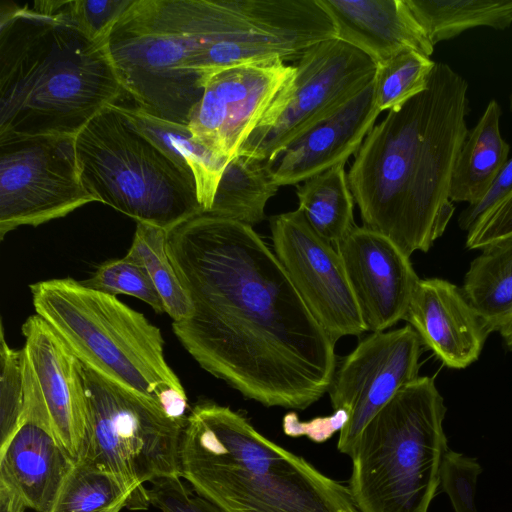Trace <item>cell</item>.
Listing matches in <instances>:
<instances>
[{
    "label": "cell",
    "instance_id": "4fadbf2b",
    "mask_svg": "<svg viewBox=\"0 0 512 512\" xmlns=\"http://www.w3.org/2000/svg\"><path fill=\"white\" fill-rule=\"evenodd\" d=\"M274 253L311 314L336 343L367 331L336 248L299 209L270 218Z\"/></svg>",
    "mask_w": 512,
    "mask_h": 512
},
{
    "label": "cell",
    "instance_id": "4dcf8cb0",
    "mask_svg": "<svg viewBox=\"0 0 512 512\" xmlns=\"http://www.w3.org/2000/svg\"><path fill=\"white\" fill-rule=\"evenodd\" d=\"M26 407L24 350L9 346L0 326V448L21 426Z\"/></svg>",
    "mask_w": 512,
    "mask_h": 512
},
{
    "label": "cell",
    "instance_id": "f35d334b",
    "mask_svg": "<svg viewBox=\"0 0 512 512\" xmlns=\"http://www.w3.org/2000/svg\"><path fill=\"white\" fill-rule=\"evenodd\" d=\"M505 347L512 351V314L507 323L499 331Z\"/></svg>",
    "mask_w": 512,
    "mask_h": 512
},
{
    "label": "cell",
    "instance_id": "d590c367",
    "mask_svg": "<svg viewBox=\"0 0 512 512\" xmlns=\"http://www.w3.org/2000/svg\"><path fill=\"white\" fill-rule=\"evenodd\" d=\"M348 420V413L343 410H335L328 417L314 418L309 422H300L295 413H288L283 418V430L289 436L306 435L312 441L324 442L336 431L344 427Z\"/></svg>",
    "mask_w": 512,
    "mask_h": 512
},
{
    "label": "cell",
    "instance_id": "ab89813d",
    "mask_svg": "<svg viewBox=\"0 0 512 512\" xmlns=\"http://www.w3.org/2000/svg\"><path fill=\"white\" fill-rule=\"evenodd\" d=\"M512 97V96H511Z\"/></svg>",
    "mask_w": 512,
    "mask_h": 512
},
{
    "label": "cell",
    "instance_id": "4316f807",
    "mask_svg": "<svg viewBox=\"0 0 512 512\" xmlns=\"http://www.w3.org/2000/svg\"><path fill=\"white\" fill-rule=\"evenodd\" d=\"M135 510L132 491L113 473L85 460L74 464L51 512Z\"/></svg>",
    "mask_w": 512,
    "mask_h": 512
},
{
    "label": "cell",
    "instance_id": "484cf974",
    "mask_svg": "<svg viewBox=\"0 0 512 512\" xmlns=\"http://www.w3.org/2000/svg\"><path fill=\"white\" fill-rule=\"evenodd\" d=\"M435 46L475 27L504 30L512 24V0H406Z\"/></svg>",
    "mask_w": 512,
    "mask_h": 512
},
{
    "label": "cell",
    "instance_id": "836d02e7",
    "mask_svg": "<svg viewBox=\"0 0 512 512\" xmlns=\"http://www.w3.org/2000/svg\"><path fill=\"white\" fill-rule=\"evenodd\" d=\"M181 479L166 477L151 482V487L147 489L150 504L162 512H223Z\"/></svg>",
    "mask_w": 512,
    "mask_h": 512
},
{
    "label": "cell",
    "instance_id": "e575fe53",
    "mask_svg": "<svg viewBox=\"0 0 512 512\" xmlns=\"http://www.w3.org/2000/svg\"><path fill=\"white\" fill-rule=\"evenodd\" d=\"M512 233V188L484 212L467 232L466 247L481 249Z\"/></svg>",
    "mask_w": 512,
    "mask_h": 512
},
{
    "label": "cell",
    "instance_id": "1f68e13d",
    "mask_svg": "<svg viewBox=\"0 0 512 512\" xmlns=\"http://www.w3.org/2000/svg\"><path fill=\"white\" fill-rule=\"evenodd\" d=\"M482 468L475 458L451 449L445 455L440 486L455 512H477L475 496Z\"/></svg>",
    "mask_w": 512,
    "mask_h": 512
},
{
    "label": "cell",
    "instance_id": "d6a6232c",
    "mask_svg": "<svg viewBox=\"0 0 512 512\" xmlns=\"http://www.w3.org/2000/svg\"><path fill=\"white\" fill-rule=\"evenodd\" d=\"M133 0L63 1V9L72 21L95 39H107L109 32Z\"/></svg>",
    "mask_w": 512,
    "mask_h": 512
},
{
    "label": "cell",
    "instance_id": "277c9868",
    "mask_svg": "<svg viewBox=\"0 0 512 512\" xmlns=\"http://www.w3.org/2000/svg\"><path fill=\"white\" fill-rule=\"evenodd\" d=\"M281 0H133L109 32L107 48L136 107L187 124L204 87L194 63L213 41L256 29L285 30Z\"/></svg>",
    "mask_w": 512,
    "mask_h": 512
},
{
    "label": "cell",
    "instance_id": "3957f363",
    "mask_svg": "<svg viewBox=\"0 0 512 512\" xmlns=\"http://www.w3.org/2000/svg\"><path fill=\"white\" fill-rule=\"evenodd\" d=\"M124 90L107 42L79 28L63 1L0 6V140L77 134Z\"/></svg>",
    "mask_w": 512,
    "mask_h": 512
},
{
    "label": "cell",
    "instance_id": "8992f818",
    "mask_svg": "<svg viewBox=\"0 0 512 512\" xmlns=\"http://www.w3.org/2000/svg\"><path fill=\"white\" fill-rule=\"evenodd\" d=\"M37 315L82 365L186 422L188 401L165 359L161 330L116 296L59 278L29 286Z\"/></svg>",
    "mask_w": 512,
    "mask_h": 512
},
{
    "label": "cell",
    "instance_id": "603a6c76",
    "mask_svg": "<svg viewBox=\"0 0 512 512\" xmlns=\"http://www.w3.org/2000/svg\"><path fill=\"white\" fill-rule=\"evenodd\" d=\"M465 274L462 290L490 333L512 314V233L481 248Z\"/></svg>",
    "mask_w": 512,
    "mask_h": 512
},
{
    "label": "cell",
    "instance_id": "7402d4cb",
    "mask_svg": "<svg viewBox=\"0 0 512 512\" xmlns=\"http://www.w3.org/2000/svg\"><path fill=\"white\" fill-rule=\"evenodd\" d=\"M502 110L491 100L457 157L450 187L452 202L478 204L489 192L508 161L510 146L500 133Z\"/></svg>",
    "mask_w": 512,
    "mask_h": 512
},
{
    "label": "cell",
    "instance_id": "ba28073f",
    "mask_svg": "<svg viewBox=\"0 0 512 512\" xmlns=\"http://www.w3.org/2000/svg\"><path fill=\"white\" fill-rule=\"evenodd\" d=\"M81 179L97 201L166 231L204 212L196 184L113 104L76 136Z\"/></svg>",
    "mask_w": 512,
    "mask_h": 512
},
{
    "label": "cell",
    "instance_id": "83f0119b",
    "mask_svg": "<svg viewBox=\"0 0 512 512\" xmlns=\"http://www.w3.org/2000/svg\"><path fill=\"white\" fill-rule=\"evenodd\" d=\"M168 231L137 223L127 257L140 262L147 270L173 322L188 317L191 306L167 249Z\"/></svg>",
    "mask_w": 512,
    "mask_h": 512
},
{
    "label": "cell",
    "instance_id": "d6986e66",
    "mask_svg": "<svg viewBox=\"0 0 512 512\" xmlns=\"http://www.w3.org/2000/svg\"><path fill=\"white\" fill-rule=\"evenodd\" d=\"M404 320L423 346L453 369L474 363L490 334L462 288L441 278L418 281Z\"/></svg>",
    "mask_w": 512,
    "mask_h": 512
},
{
    "label": "cell",
    "instance_id": "5b68a950",
    "mask_svg": "<svg viewBox=\"0 0 512 512\" xmlns=\"http://www.w3.org/2000/svg\"><path fill=\"white\" fill-rule=\"evenodd\" d=\"M180 468L182 479L223 512H359L347 486L211 401L188 414Z\"/></svg>",
    "mask_w": 512,
    "mask_h": 512
},
{
    "label": "cell",
    "instance_id": "44dd1931",
    "mask_svg": "<svg viewBox=\"0 0 512 512\" xmlns=\"http://www.w3.org/2000/svg\"><path fill=\"white\" fill-rule=\"evenodd\" d=\"M117 107L139 131L194 180L204 212L209 211L222 174L230 160L218 156L201 144L187 124L161 119L136 106L117 104Z\"/></svg>",
    "mask_w": 512,
    "mask_h": 512
},
{
    "label": "cell",
    "instance_id": "9a60e30c",
    "mask_svg": "<svg viewBox=\"0 0 512 512\" xmlns=\"http://www.w3.org/2000/svg\"><path fill=\"white\" fill-rule=\"evenodd\" d=\"M367 331L404 320L420 280L410 257L392 240L356 226L336 247Z\"/></svg>",
    "mask_w": 512,
    "mask_h": 512
},
{
    "label": "cell",
    "instance_id": "ac0fdd59",
    "mask_svg": "<svg viewBox=\"0 0 512 512\" xmlns=\"http://www.w3.org/2000/svg\"><path fill=\"white\" fill-rule=\"evenodd\" d=\"M381 111L374 79L329 116L266 161L274 182L297 185L355 155Z\"/></svg>",
    "mask_w": 512,
    "mask_h": 512
},
{
    "label": "cell",
    "instance_id": "7c38bea8",
    "mask_svg": "<svg viewBox=\"0 0 512 512\" xmlns=\"http://www.w3.org/2000/svg\"><path fill=\"white\" fill-rule=\"evenodd\" d=\"M423 344L410 325L373 332L336 368L328 390L332 407L348 413L337 448L351 454L367 423L406 384L419 377Z\"/></svg>",
    "mask_w": 512,
    "mask_h": 512
},
{
    "label": "cell",
    "instance_id": "30bf717a",
    "mask_svg": "<svg viewBox=\"0 0 512 512\" xmlns=\"http://www.w3.org/2000/svg\"><path fill=\"white\" fill-rule=\"evenodd\" d=\"M238 155L270 161L370 83L377 64L359 49L332 38L307 49Z\"/></svg>",
    "mask_w": 512,
    "mask_h": 512
},
{
    "label": "cell",
    "instance_id": "5bb4252c",
    "mask_svg": "<svg viewBox=\"0 0 512 512\" xmlns=\"http://www.w3.org/2000/svg\"><path fill=\"white\" fill-rule=\"evenodd\" d=\"M294 71V65L273 60L233 66L211 75L189 115L192 134L209 150L231 160Z\"/></svg>",
    "mask_w": 512,
    "mask_h": 512
},
{
    "label": "cell",
    "instance_id": "cb8c5ba5",
    "mask_svg": "<svg viewBox=\"0 0 512 512\" xmlns=\"http://www.w3.org/2000/svg\"><path fill=\"white\" fill-rule=\"evenodd\" d=\"M298 209L311 228L336 247L356 227L354 197L345 165H336L297 186Z\"/></svg>",
    "mask_w": 512,
    "mask_h": 512
},
{
    "label": "cell",
    "instance_id": "ffe728a7",
    "mask_svg": "<svg viewBox=\"0 0 512 512\" xmlns=\"http://www.w3.org/2000/svg\"><path fill=\"white\" fill-rule=\"evenodd\" d=\"M329 16L335 38L365 53L377 65L414 50L430 57L434 45L406 0H317Z\"/></svg>",
    "mask_w": 512,
    "mask_h": 512
},
{
    "label": "cell",
    "instance_id": "2e32d148",
    "mask_svg": "<svg viewBox=\"0 0 512 512\" xmlns=\"http://www.w3.org/2000/svg\"><path fill=\"white\" fill-rule=\"evenodd\" d=\"M24 383V420L8 443L0 448V476L16 487L28 508L51 512L75 463L54 435L39 384L25 352Z\"/></svg>",
    "mask_w": 512,
    "mask_h": 512
},
{
    "label": "cell",
    "instance_id": "8fae6325",
    "mask_svg": "<svg viewBox=\"0 0 512 512\" xmlns=\"http://www.w3.org/2000/svg\"><path fill=\"white\" fill-rule=\"evenodd\" d=\"M74 136L0 140V239L20 226L37 227L96 200L86 190Z\"/></svg>",
    "mask_w": 512,
    "mask_h": 512
},
{
    "label": "cell",
    "instance_id": "7a4b0ae2",
    "mask_svg": "<svg viewBox=\"0 0 512 512\" xmlns=\"http://www.w3.org/2000/svg\"><path fill=\"white\" fill-rule=\"evenodd\" d=\"M468 84L436 62L423 92L374 125L347 173L363 226L407 256L427 252L455 207L454 166L467 137Z\"/></svg>",
    "mask_w": 512,
    "mask_h": 512
},
{
    "label": "cell",
    "instance_id": "6da1fadb",
    "mask_svg": "<svg viewBox=\"0 0 512 512\" xmlns=\"http://www.w3.org/2000/svg\"><path fill=\"white\" fill-rule=\"evenodd\" d=\"M167 249L191 306L172 329L204 370L267 407L328 392L335 343L252 226L203 212L168 231Z\"/></svg>",
    "mask_w": 512,
    "mask_h": 512
},
{
    "label": "cell",
    "instance_id": "8d00e7d4",
    "mask_svg": "<svg viewBox=\"0 0 512 512\" xmlns=\"http://www.w3.org/2000/svg\"><path fill=\"white\" fill-rule=\"evenodd\" d=\"M512 188V158L508 159L487 195L476 205L468 206L459 216L462 230L469 231L476 220Z\"/></svg>",
    "mask_w": 512,
    "mask_h": 512
},
{
    "label": "cell",
    "instance_id": "9c48e42d",
    "mask_svg": "<svg viewBox=\"0 0 512 512\" xmlns=\"http://www.w3.org/2000/svg\"><path fill=\"white\" fill-rule=\"evenodd\" d=\"M83 376L88 431L80 460L116 475L132 491L135 510L147 509L146 482L181 477L180 444L186 422L168 417L84 365Z\"/></svg>",
    "mask_w": 512,
    "mask_h": 512
},
{
    "label": "cell",
    "instance_id": "f1b7e54d",
    "mask_svg": "<svg viewBox=\"0 0 512 512\" xmlns=\"http://www.w3.org/2000/svg\"><path fill=\"white\" fill-rule=\"evenodd\" d=\"M435 64L426 55L406 50L377 65L374 83L379 110L398 109L426 90Z\"/></svg>",
    "mask_w": 512,
    "mask_h": 512
},
{
    "label": "cell",
    "instance_id": "d4e9b609",
    "mask_svg": "<svg viewBox=\"0 0 512 512\" xmlns=\"http://www.w3.org/2000/svg\"><path fill=\"white\" fill-rule=\"evenodd\" d=\"M278 189L266 161L237 155L227 164L207 212L253 226L264 220L265 206Z\"/></svg>",
    "mask_w": 512,
    "mask_h": 512
},
{
    "label": "cell",
    "instance_id": "f546056e",
    "mask_svg": "<svg viewBox=\"0 0 512 512\" xmlns=\"http://www.w3.org/2000/svg\"><path fill=\"white\" fill-rule=\"evenodd\" d=\"M81 282L91 289L116 297H135L152 307L156 313L165 312L163 301L146 268L126 255L103 262L90 278Z\"/></svg>",
    "mask_w": 512,
    "mask_h": 512
},
{
    "label": "cell",
    "instance_id": "52a82bcc",
    "mask_svg": "<svg viewBox=\"0 0 512 512\" xmlns=\"http://www.w3.org/2000/svg\"><path fill=\"white\" fill-rule=\"evenodd\" d=\"M446 411L434 378L419 376L367 423L349 455L359 512H428L449 450Z\"/></svg>",
    "mask_w": 512,
    "mask_h": 512
},
{
    "label": "cell",
    "instance_id": "74e56055",
    "mask_svg": "<svg viewBox=\"0 0 512 512\" xmlns=\"http://www.w3.org/2000/svg\"><path fill=\"white\" fill-rule=\"evenodd\" d=\"M26 508L22 494L7 478L0 476V512H25Z\"/></svg>",
    "mask_w": 512,
    "mask_h": 512
},
{
    "label": "cell",
    "instance_id": "e0dca14e",
    "mask_svg": "<svg viewBox=\"0 0 512 512\" xmlns=\"http://www.w3.org/2000/svg\"><path fill=\"white\" fill-rule=\"evenodd\" d=\"M24 351L39 384L54 435L74 463L83 456L88 403L83 365L56 331L39 315L21 327Z\"/></svg>",
    "mask_w": 512,
    "mask_h": 512
}]
</instances>
